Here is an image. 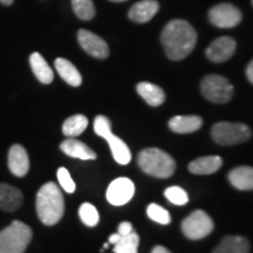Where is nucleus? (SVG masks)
Here are the masks:
<instances>
[{
    "label": "nucleus",
    "mask_w": 253,
    "mask_h": 253,
    "mask_svg": "<svg viewBox=\"0 0 253 253\" xmlns=\"http://www.w3.org/2000/svg\"><path fill=\"white\" fill-rule=\"evenodd\" d=\"M30 63L32 71H33L36 78L39 80L41 84H48L53 81L54 79V73H53L52 68L49 67V65L47 61L43 59V56L40 53H33L30 56Z\"/></svg>",
    "instance_id": "obj_20"
},
{
    "label": "nucleus",
    "mask_w": 253,
    "mask_h": 253,
    "mask_svg": "<svg viewBox=\"0 0 253 253\" xmlns=\"http://www.w3.org/2000/svg\"><path fill=\"white\" fill-rule=\"evenodd\" d=\"M214 224L211 217L203 210H196L182 223V231L191 240L203 239L213 231Z\"/></svg>",
    "instance_id": "obj_8"
},
{
    "label": "nucleus",
    "mask_w": 253,
    "mask_h": 253,
    "mask_svg": "<svg viewBox=\"0 0 253 253\" xmlns=\"http://www.w3.org/2000/svg\"><path fill=\"white\" fill-rule=\"evenodd\" d=\"M0 2H1L2 5H6V6H9L12 5L14 2V0H0Z\"/></svg>",
    "instance_id": "obj_35"
},
{
    "label": "nucleus",
    "mask_w": 253,
    "mask_h": 253,
    "mask_svg": "<svg viewBox=\"0 0 253 253\" xmlns=\"http://www.w3.org/2000/svg\"><path fill=\"white\" fill-rule=\"evenodd\" d=\"M120 238H121V235H120V233H114V235L109 237V243H110V244L115 245L116 243H118L120 240Z\"/></svg>",
    "instance_id": "obj_34"
},
{
    "label": "nucleus",
    "mask_w": 253,
    "mask_h": 253,
    "mask_svg": "<svg viewBox=\"0 0 253 253\" xmlns=\"http://www.w3.org/2000/svg\"><path fill=\"white\" fill-rule=\"evenodd\" d=\"M250 243L245 237L226 236L220 244L213 250V253H249Z\"/></svg>",
    "instance_id": "obj_19"
},
{
    "label": "nucleus",
    "mask_w": 253,
    "mask_h": 253,
    "mask_svg": "<svg viewBox=\"0 0 253 253\" xmlns=\"http://www.w3.org/2000/svg\"><path fill=\"white\" fill-rule=\"evenodd\" d=\"M24 196L20 190L9 184L0 183V209L4 211H15L23 204Z\"/></svg>",
    "instance_id": "obj_15"
},
{
    "label": "nucleus",
    "mask_w": 253,
    "mask_h": 253,
    "mask_svg": "<svg viewBox=\"0 0 253 253\" xmlns=\"http://www.w3.org/2000/svg\"><path fill=\"white\" fill-rule=\"evenodd\" d=\"M60 149L67 155V156L73 158H79V160H96L97 157L95 151L91 150L87 144L71 137H69L68 140H65L61 144H60Z\"/></svg>",
    "instance_id": "obj_16"
},
{
    "label": "nucleus",
    "mask_w": 253,
    "mask_h": 253,
    "mask_svg": "<svg viewBox=\"0 0 253 253\" xmlns=\"http://www.w3.org/2000/svg\"><path fill=\"white\" fill-rule=\"evenodd\" d=\"M37 213L47 226L59 223L65 213V201L61 190L55 183H46L37 194Z\"/></svg>",
    "instance_id": "obj_2"
},
{
    "label": "nucleus",
    "mask_w": 253,
    "mask_h": 253,
    "mask_svg": "<svg viewBox=\"0 0 253 253\" xmlns=\"http://www.w3.org/2000/svg\"><path fill=\"white\" fill-rule=\"evenodd\" d=\"M160 4L156 0H141L136 2L131 8L129 9V18L135 23L143 24L149 21L150 19L158 12Z\"/></svg>",
    "instance_id": "obj_14"
},
{
    "label": "nucleus",
    "mask_w": 253,
    "mask_h": 253,
    "mask_svg": "<svg viewBox=\"0 0 253 253\" xmlns=\"http://www.w3.org/2000/svg\"><path fill=\"white\" fill-rule=\"evenodd\" d=\"M56 175H58L59 183L60 185L62 186V189L65 190L66 192H68V194H73V192L75 191L77 185H75L74 181H73L71 173L68 172V170L66 169V168H60Z\"/></svg>",
    "instance_id": "obj_30"
},
{
    "label": "nucleus",
    "mask_w": 253,
    "mask_h": 253,
    "mask_svg": "<svg viewBox=\"0 0 253 253\" xmlns=\"http://www.w3.org/2000/svg\"><path fill=\"white\" fill-rule=\"evenodd\" d=\"M202 93L213 103H226L233 96V86L221 75L211 74L203 79L201 84Z\"/></svg>",
    "instance_id": "obj_7"
},
{
    "label": "nucleus",
    "mask_w": 253,
    "mask_h": 253,
    "mask_svg": "<svg viewBox=\"0 0 253 253\" xmlns=\"http://www.w3.org/2000/svg\"><path fill=\"white\" fill-rule=\"evenodd\" d=\"M140 237L137 233L131 232L126 236H121V238L115 244L114 252L115 253H137Z\"/></svg>",
    "instance_id": "obj_25"
},
{
    "label": "nucleus",
    "mask_w": 253,
    "mask_h": 253,
    "mask_svg": "<svg viewBox=\"0 0 253 253\" xmlns=\"http://www.w3.org/2000/svg\"><path fill=\"white\" fill-rule=\"evenodd\" d=\"M8 169L17 177H24L30 170V157L23 145H12L8 151Z\"/></svg>",
    "instance_id": "obj_13"
},
{
    "label": "nucleus",
    "mask_w": 253,
    "mask_h": 253,
    "mask_svg": "<svg viewBox=\"0 0 253 253\" xmlns=\"http://www.w3.org/2000/svg\"><path fill=\"white\" fill-rule=\"evenodd\" d=\"M74 13L81 20H90L95 15V6L93 0H72Z\"/></svg>",
    "instance_id": "obj_26"
},
{
    "label": "nucleus",
    "mask_w": 253,
    "mask_h": 253,
    "mask_svg": "<svg viewBox=\"0 0 253 253\" xmlns=\"http://www.w3.org/2000/svg\"><path fill=\"white\" fill-rule=\"evenodd\" d=\"M246 75H248L249 81L253 84V60L249 63L248 68H246Z\"/></svg>",
    "instance_id": "obj_32"
},
{
    "label": "nucleus",
    "mask_w": 253,
    "mask_h": 253,
    "mask_svg": "<svg viewBox=\"0 0 253 253\" xmlns=\"http://www.w3.org/2000/svg\"><path fill=\"white\" fill-rule=\"evenodd\" d=\"M213 141L220 145H235L246 142L251 137V129L243 123L219 122L211 130Z\"/></svg>",
    "instance_id": "obj_6"
},
{
    "label": "nucleus",
    "mask_w": 253,
    "mask_h": 253,
    "mask_svg": "<svg viewBox=\"0 0 253 253\" xmlns=\"http://www.w3.org/2000/svg\"><path fill=\"white\" fill-rule=\"evenodd\" d=\"M203 120L199 116H175L169 121V128L177 134H190V132L197 131L202 128Z\"/></svg>",
    "instance_id": "obj_17"
},
{
    "label": "nucleus",
    "mask_w": 253,
    "mask_h": 253,
    "mask_svg": "<svg viewBox=\"0 0 253 253\" xmlns=\"http://www.w3.org/2000/svg\"><path fill=\"white\" fill-rule=\"evenodd\" d=\"M223 160L219 156L199 157L189 164L190 172L195 175H211L220 169Z\"/></svg>",
    "instance_id": "obj_18"
},
{
    "label": "nucleus",
    "mask_w": 253,
    "mask_h": 253,
    "mask_svg": "<svg viewBox=\"0 0 253 253\" xmlns=\"http://www.w3.org/2000/svg\"><path fill=\"white\" fill-rule=\"evenodd\" d=\"M33 232L23 221L14 220L0 231V253H24L30 245Z\"/></svg>",
    "instance_id": "obj_4"
},
{
    "label": "nucleus",
    "mask_w": 253,
    "mask_h": 253,
    "mask_svg": "<svg viewBox=\"0 0 253 253\" xmlns=\"http://www.w3.org/2000/svg\"><path fill=\"white\" fill-rule=\"evenodd\" d=\"M136 89H137L140 96L143 97L145 102L153 107L161 106L166 100V94H164L162 88L154 84H150V82H140Z\"/></svg>",
    "instance_id": "obj_21"
},
{
    "label": "nucleus",
    "mask_w": 253,
    "mask_h": 253,
    "mask_svg": "<svg viewBox=\"0 0 253 253\" xmlns=\"http://www.w3.org/2000/svg\"><path fill=\"white\" fill-rule=\"evenodd\" d=\"M237 43L230 37L218 38L208 47L207 55L213 62H224L235 54Z\"/></svg>",
    "instance_id": "obj_12"
},
{
    "label": "nucleus",
    "mask_w": 253,
    "mask_h": 253,
    "mask_svg": "<svg viewBox=\"0 0 253 253\" xmlns=\"http://www.w3.org/2000/svg\"><path fill=\"white\" fill-rule=\"evenodd\" d=\"M94 131L96 132V135H99L101 137H103L104 140L108 141L113 157L116 162L119 164H122V166H126V164L130 162V149L125 143V141H122L121 138L113 134L112 123H110L108 118H106L103 115L96 116V119L94 120Z\"/></svg>",
    "instance_id": "obj_5"
},
{
    "label": "nucleus",
    "mask_w": 253,
    "mask_h": 253,
    "mask_svg": "<svg viewBox=\"0 0 253 253\" xmlns=\"http://www.w3.org/2000/svg\"><path fill=\"white\" fill-rule=\"evenodd\" d=\"M55 68L59 75L63 80L73 87H79L82 84V78L80 72L71 61L67 59L58 58L55 60Z\"/></svg>",
    "instance_id": "obj_23"
},
{
    "label": "nucleus",
    "mask_w": 253,
    "mask_h": 253,
    "mask_svg": "<svg viewBox=\"0 0 253 253\" xmlns=\"http://www.w3.org/2000/svg\"><path fill=\"white\" fill-rule=\"evenodd\" d=\"M131 232H134V230H132L131 223H129V221H123L119 225L118 233H120L121 236H126Z\"/></svg>",
    "instance_id": "obj_31"
},
{
    "label": "nucleus",
    "mask_w": 253,
    "mask_h": 253,
    "mask_svg": "<svg viewBox=\"0 0 253 253\" xmlns=\"http://www.w3.org/2000/svg\"><path fill=\"white\" fill-rule=\"evenodd\" d=\"M110 1H114V2H122V1H126V0H110Z\"/></svg>",
    "instance_id": "obj_36"
},
{
    "label": "nucleus",
    "mask_w": 253,
    "mask_h": 253,
    "mask_svg": "<svg viewBox=\"0 0 253 253\" xmlns=\"http://www.w3.org/2000/svg\"><path fill=\"white\" fill-rule=\"evenodd\" d=\"M161 40L168 58L182 60L194 50L197 42V32L188 21L176 19L164 27Z\"/></svg>",
    "instance_id": "obj_1"
},
{
    "label": "nucleus",
    "mask_w": 253,
    "mask_h": 253,
    "mask_svg": "<svg viewBox=\"0 0 253 253\" xmlns=\"http://www.w3.org/2000/svg\"><path fill=\"white\" fill-rule=\"evenodd\" d=\"M135 195V185L129 178L121 177L110 183L107 190V199L112 205L121 207L128 203Z\"/></svg>",
    "instance_id": "obj_10"
},
{
    "label": "nucleus",
    "mask_w": 253,
    "mask_h": 253,
    "mask_svg": "<svg viewBox=\"0 0 253 253\" xmlns=\"http://www.w3.org/2000/svg\"><path fill=\"white\" fill-rule=\"evenodd\" d=\"M79 216H80L82 223L89 227H94L99 224V212H97L96 208L90 203H84L81 205L79 209Z\"/></svg>",
    "instance_id": "obj_27"
},
{
    "label": "nucleus",
    "mask_w": 253,
    "mask_h": 253,
    "mask_svg": "<svg viewBox=\"0 0 253 253\" xmlns=\"http://www.w3.org/2000/svg\"><path fill=\"white\" fill-rule=\"evenodd\" d=\"M209 19L211 24L220 28H232L242 20V12L236 6L226 4L216 5L209 12Z\"/></svg>",
    "instance_id": "obj_9"
},
{
    "label": "nucleus",
    "mask_w": 253,
    "mask_h": 253,
    "mask_svg": "<svg viewBox=\"0 0 253 253\" xmlns=\"http://www.w3.org/2000/svg\"><path fill=\"white\" fill-rule=\"evenodd\" d=\"M151 253H171V252H170L169 250H168L167 248H164V246H162V245H157L153 249Z\"/></svg>",
    "instance_id": "obj_33"
},
{
    "label": "nucleus",
    "mask_w": 253,
    "mask_h": 253,
    "mask_svg": "<svg viewBox=\"0 0 253 253\" xmlns=\"http://www.w3.org/2000/svg\"><path fill=\"white\" fill-rule=\"evenodd\" d=\"M88 119L82 114H77L68 118L62 125V132L67 137L74 138L87 129Z\"/></svg>",
    "instance_id": "obj_24"
},
{
    "label": "nucleus",
    "mask_w": 253,
    "mask_h": 253,
    "mask_svg": "<svg viewBox=\"0 0 253 253\" xmlns=\"http://www.w3.org/2000/svg\"><path fill=\"white\" fill-rule=\"evenodd\" d=\"M147 214L151 220L156 221L162 225H168L171 221V216L166 209L157 204H150L147 209Z\"/></svg>",
    "instance_id": "obj_28"
},
{
    "label": "nucleus",
    "mask_w": 253,
    "mask_h": 253,
    "mask_svg": "<svg viewBox=\"0 0 253 253\" xmlns=\"http://www.w3.org/2000/svg\"><path fill=\"white\" fill-rule=\"evenodd\" d=\"M78 40L88 54L96 59H106L109 55V47L102 38H100L93 32L80 30L78 32Z\"/></svg>",
    "instance_id": "obj_11"
},
{
    "label": "nucleus",
    "mask_w": 253,
    "mask_h": 253,
    "mask_svg": "<svg viewBox=\"0 0 253 253\" xmlns=\"http://www.w3.org/2000/svg\"><path fill=\"white\" fill-rule=\"evenodd\" d=\"M229 181L238 190H253V168H235L229 173Z\"/></svg>",
    "instance_id": "obj_22"
},
{
    "label": "nucleus",
    "mask_w": 253,
    "mask_h": 253,
    "mask_svg": "<svg viewBox=\"0 0 253 253\" xmlns=\"http://www.w3.org/2000/svg\"><path fill=\"white\" fill-rule=\"evenodd\" d=\"M168 201L175 205H185L189 202V196L179 186H170L164 191Z\"/></svg>",
    "instance_id": "obj_29"
},
{
    "label": "nucleus",
    "mask_w": 253,
    "mask_h": 253,
    "mask_svg": "<svg viewBox=\"0 0 253 253\" xmlns=\"http://www.w3.org/2000/svg\"><path fill=\"white\" fill-rule=\"evenodd\" d=\"M137 162L142 171L156 178H169L176 169L173 158L166 151L157 148H148L141 151Z\"/></svg>",
    "instance_id": "obj_3"
}]
</instances>
